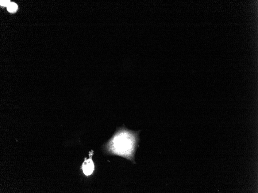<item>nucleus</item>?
Wrapping results in <instances>:
<instances>
[{
    "label": "nucleus",
    "instance_id": "3",
    "mask_svg": "<svg viewBox=\"0 0 258 193\" xmlns=\"http://www.w3.org/2000/svg\"><path fill=\"white\" fill-rule=\"evenodd\" d=\"M17 9V5L14 2H10L7 6V11L11 13H15Z\"/></svg>",
    "mask_w": 258,
    "mask_h": 193
},
{
    "label": "nucleus",
    "instance_id": "2",
    "mask_svg": "<svg viewBox=\"0 0 258 193\" xmlns=\"http://www.w3.org/2000/svg\"><path fill=\"white\" fill-rule=\"evenodd\" d=\"M94 164L91 159H89L86 160L83 162V173L86 176L92 174L94 170Z\"/></svg>",
    "mask_w": 258,
    "mask_h": 193
},
{
    "label": "nucleus",
    "instance_id": "4",
    "mask_svg": "<svg viewBox=\"0 0 258 193\" xmlns=\"http://www.w3.org/2000/svg\"><path fill=\"white\" fill-rule=\"evenodd\" d=\"M10 1L9 0H1L0 1V4L1 6H2L4 7H7L9 5V4L10 3Z\"/></svg>",
    "mask_w": 258,
    "mask_h": 193
},
{
    "label": "nucleus",
    "instance_id": "1",
    "mask_svg": "<svg viewBox=\"0 0 258 193\" xmlns=\"http://www.w3.org/2000/svg\"><path fill=\"white\" fill-rule=\"evenodd\" d=\"M138 133L124 128L116 133L113 139V145L117 153L128 155L132 153L138 137Z\"/></svg>",
    "mask_w": 258,
    "mask_h": 193
}]
</instances>
